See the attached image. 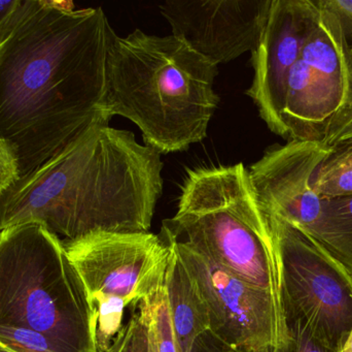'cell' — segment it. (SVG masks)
<instances>
[{"instance_id": "1", "label": "cell", "mask_w": 352, "mask_h": 352, "mask_svg": "<svg viewBox=\"0 0 352 352\" xmlns=\"http://www.w3.org/2000/svg\"><path fill=\"white\" fill-rule=\"evenodd\" d=\"M113 27L101 8L25 0L0 31V141L21 178L102 114Z\"/></svg>"}, {"instance_id": "2", "label": "cell", "mask_w": 352, "mask_h": 352, "mask_svg": "<svg viewBox=\"0 0 352 352\" xmlns=\"http://www.w3.org/2000/svg\"><path fill=\"white\" fill-rule=\"evenodd\" d=\"M99 115L0 196V231L37 222L63 242L95 233H148L163 191L158 151Z\"/></svg>"}, {"instance_id": "3", "label": "cell", "mask_w": 352, "mask_h": 352, "mask_svg": "<svg viewBox=\"0 0 352 352\" xmlns=\"http://www.w3.org/2000/svg\"><path fill=\"white\" fill-rule=\"evenodd\" d=\"M213 65L170 34L113 33L107 54L103 115L133 122L144 145L182 152L207 136L219 107Z\"/></svg>"}, {"instance_id": "4", "label": "cell", "mask_w": 352, "mask_h": 352, "mask_svg": "<svg viewBox=\"0 0 352 352\" xmlns=\"http://www.w3.org/2000/svg\"><path fill=\"white\" fill-rule=\"evenodd\" d=\"M160 237L186 244L280 301L276 250L243 163L188 171L177 212L163 221Z\"/></svg>"}, {"instance_id": "5", "label": "cell", "mask_w": 352, "mask_h": 352, "mask_svg": "<svg viewBox=\"0 0 352 352\" xmlns=\"http://www.w3.org/2000/svg\"><path fill=\"white\" fill-rule=\"evenodd\" d=\"M86 289L63 241L37 222L0 231V326L43 333L67 352H93Z\"/></svg>"}, {"instance_id": "6", "label": "cell", "mask_w": 352, "mask_h": 352, "mask_svg": "<svg viewBox=\"0 0 352 352\" xmlns=\"http://www.w3.org/2000/svg\"><path fill=\"white\" fill-rule=\"evenodd\" d=\"M318 4L287 81L283 123L287 140L332 147L352 130V48L336 17Z\"/></svg>"}, {"instance_id": "7", "label": "cell", "mask_w": 352, "mask_h": 352, "mask_svg": "<svg viewBox=\"0 0 352 352\" xmlns=\"http://www.w3.org/2000/svg\"><path fill=\"white\" fill-rule=\"evenodd\" d=\"M265 215L278 260L283 313L301 318L312 336L340 352L352 332L351 276L305 231Z\"/></svg>"}, {"instance_id": "8", "label": "cell", "mask_w": 352, "mask_h": 352, "mask_svg": "<svg viewBox=\"0 0 352 352\" xmlns=\"http://www.w3.org/2000/svg\"><path fill=\"white\" fill-rule=\"evenodd\" d=\"M86 289L89 308L133 309L165 283L170 244L150 233H95L63 242Z\"/></svg>"}, {"instance_id": "9", "label": "cell", "mask_w": 352, "mask_h": 352, "mask_svg": "<svg viewBox=\"0 0 352 352\" xmlns=\"http://www.w3.org/2000/svg\"><path fill=\"white\" fill-rule=\"evenodd\" d=\"M176 253L198 285L209 314V331L238 352H275L287 336L280 301L173 240Z\"/></svg>"}, {"instance_id": "10", "label": "cell", "mask_w": 352, "mask_h": 352, "mask_svg": "<svg viewBox=\"0 0 352 352\" xmlns=\"http://www.w3.org/2000/svg\"><path fill=\"white\" fill-rule=\"evenodd\" d=\"M272 0H167L159 6L173 35L213 65L256 49Z\"/></svg>"}, {"instance_id": "11", "label": "cell", "mask_w": 352, "mask_h": 352, "mask_svg": "<svg viewBox=\"0 0 352 352\" xmlns=\"http://www.w3.org/2000/svg\"><path fill=\"white\" fill-rule=\"evenodd\" d=\"M318 14V0H272L260 41L252 52L254 79L245 93L269 130L283 138L287 81Z\"/></svg>"}, {"instance_id": "12", "label": "cell", "mask_w": 352, "mask_h": 352, "mask_svg": "<svg viewBox=\"0 0 352 352\" xmlns=\"http://www.w3.org/2000/svg\"><path fill=\"white\" fill-rule=\"evenodd\" d=\"M331 147L289 141L275 145L250 165V180L261 208L307 231L318 220L322 200L314 182Z\"/></svg>"}, {"instance_id": "13", "label": "cell", "mask_w": 352, "mask_h": 352, "mask_svg": "<svg viewBox=\"0 0 352 352\" xmlns=\"http://www.w3.org/2000/svg\"><path fill=\"white\" fill-rule=\"evenodd\" d=\"M164 287L179 351L190 352L194 341L209 331V314L196 281L175 248L167 268Z\"/></svg>"}, {"instance_id": "14", "label": "cell", "mask_w": 352, "mask_h": 352, "mask_svg": "<svg viewBox=\"0 0 352 352\" xmlns=\"http://www.w3.org/2000/svg\"><path fill=\"white\" fill-rule=\"evenodd\" d=\"M305 233L352 279V196L324 198L318 220Z\"/></svg>"}, {"instance_id": "15", "label": "cell", "mask_w": 352, "mask_h": 352, "mask_svg": "<svg viewBox=\"0 0 352 352\" xmlns=\"http://www.w3.org/2000/svg\"><path fill=\"white\" fill-rule=\"evenodd\" d=\"M314 190L322 198L352 196V140L331 147L318 169Z\"/></svg>"}, {"instance_id": "16", "label": "cell", "mask_w": 352, "mask_h": 352, "mask_svg": "<svg viewBox=\"0 0 352 352\" xmlns=\"http://www.w3.org/2000/svg\"><path fill=\"white\" fill-rule=\"evenodd\" d=\"M0 351L3 352H67L47 335L21 327L0 326Z\"/></svg>"}, {"instance_id": "17", "label": "cell", "mask_w": 352, "mask_h": 352, "mask_svg": "<svg viewBox=\"0 0 352 352\" xmlns=\"http://www.w3.org/2000/svg\"><path fill=\"white\" fill-rule=\"evenodd\" d=\"M283 318L287 336L275 352H336L312 336L301 318L289 313L283 314Z\"/></svg>"}, {"instance_id": "18", "label": "cell", "mask_w": 352, "mask_h": 352, "mask_svg": "<svg viewBox=\"0 0 352 352\" xmlns=\"http://www.w3.org/2000/svg\"><path fill=\"white\" fill-rule=\"evenodd\" d=\"M131 352H158L148 313L142 304L131 310Z\"/></svg>"}, {"instance_id": "19", "label": "cell", "mask_w": 352, "mask_h": 352, "mask_svg": "<svg viewBox=\"0 0 352 352\" xmlns=\"http://www.w3.org/2000/svg\"><path fill=\"white\" fill-rule=\"evenodd\" d=\"M20 167L12 147L0 141V196L20 180Z\"/></svg>"}, {"instance_id": "20", "label": "cell", "mask_w": 352, "mask_h": 352, "mask_svg": "<svg viewBox=\"0 0 352 352\" xmlns=\"http://www.w3.org/2000/svg\"><path fill=\"white\" fill-rule=\"evenodd\" d=\"M320 3L336 17L352 47V0H320Z\"/></svg>"}, {"instance_id": "21", "label": "cell", "mask_w": 352, "mask_h": 352, "mask_svg": "<svg viewBox=\"0 0 352 352\" xmlns=\"http://www.w3.org/2000/svg\"><path fill=\"white\" fill-rule=\"evenodd\" d=\"M190 352H238L207 331L201 334L192 343Z\"/></svg>"}, {"instance_id": "22", "label": "cell", "mask_w": 352, "mask_h": 352, "mask_svg": "<svg viewBox=\"0 0 352 352\" xmlns=\"http://www.w3.org/2000/svg\"><path fill=\"white\" fill-rule=\"evenodd\" d=\"M111 352H131V326L129 320L121 334L118 336Z\"/></svg>"}, {"instance_id": "23", "label": "cell", "mask_w": 352, "mask_h": 352, "mask_svg": "<svg viewBox=\"0 0 352 352\" xmlns=\"http://www.w3.org/2000/svg\"><path fill=\"white\" fill-rule=\"evenodd\" d=\"M21 3H22V0L0 1V31L6 26V23L10 20L12 14L16 12Z\"/></svg>"}, {"instance_id": "24", "label": "cell", "mask_w": 352, "mask_h": 352, "mask_svg": "<svg viewBox=\"0 0 352 352\" xmlns=\"http://www.w3.org/2000/svg\"><path fill=\"white\" fill-rule=\"evenodd\" d=\"M351 140H352V130H349V132H345L344 134H342V136H341L340 138H339L338 140L336 141V143H335L334 146L335 145L340 144V143L346 142V141Z\"/></svg>"}, {"instance_id": "25", "label": "cell", "mask_w": 352, "mask_h": 352, "mask_svg": "<svg viewBox=\"0 0 352 352\" xmlns=\"http://www.w3.org/2000/svg\"><path fill=\"white\" fill-rule=\"evenodd\" d=\"M340 352H352V332L349 340H347L346 344L344 345V347H343L342 351Z\"/></svg>"}, {"instance_id": "26", "label": "cell", "mask_w": 352, "mask_h": 352, "mask_svg": "<svg viewBox=\"0 0 352 352\" xmlns=\"http://www.w3.org/2000/svg\"><path fill=\"white\" fill-rule=\"evenodd\" d=\"M0 352H3V351H0Z\"/></svg>"}]
</instances>
